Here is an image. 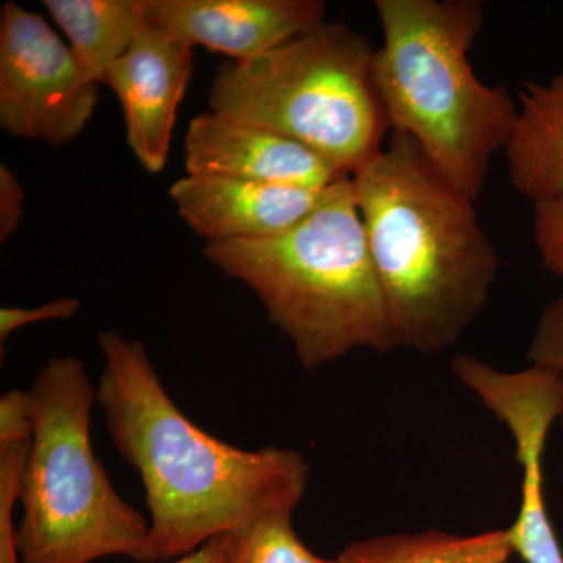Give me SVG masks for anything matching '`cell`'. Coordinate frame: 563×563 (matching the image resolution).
Returning a JSON list of instances; mask_svg holds the SVG:
<instances>
[{
	"label": "cell",
	"instance_id": "1",
	"mask_svg": "<svg viewBox=\"0 0 563 563\" xmlns=\"http://www.w3.org/2000/svg\"><path fill=\"white\" fill-rule=\"evenodd\" d=\"M98 342V406L118 453L140 474L162 561L265 515L295 512L310 477L302 454L221 442L174 404L143 344L114 331L99 332Z\"/></svg>",
	"mask_w": 563,
	"mask_h": 563
},
{
	"label": "cell",
	"instance_id": "2",
	"mask_svg": "<svg viewBox=\"0 0 563 563\" xmlns=\"http://www.w3.org/2000/svg\"><path fill=\"white\" fill-rule=\"evenodd\" d=\"M351 181L398 347L451 350L484 312L499 273L474 201L402 133Z\"/></svg>",
	"mask_w": 563,
	"mask_h": 563
},
{
	"label": "cell",
	"instance_id": "3",
	"mask_svg": "<svg viewBox=\"0 0 563 563\" xmlns=\"http://www.w3.org/2000/svg\"><path fill=\"white\" fill-rule=\"evenodd\" d=\"M383 46L373 79L393 133L410 136L444 179L476 202L504 151L517 101L470 63L483 0H377Z\"/></svg>",
	"mask_w": 563,
	"mask_h": 563
},
{
	"label": "cell",
	"instance_id": "4",
	"mask_svg": "<svg viewBox=\"0 0 563 563\" xmlns=\"http://www.w3.org/2000/svg\"><path fill=\"white\" fill-rule=\"evenodd\" d=\"M203 255L254 291L307 372L352 351L398 347L351 177L290 231L207 243Z\"/></svg>",
	"mask_w": 563,
	"mask_h": 563
},
{
	"label": "cell",
	"instance_id": "5",
	"mask_svg": "<svg viewBox=\"0 0 563 563\" xmlns=\"http://www.w3.org/2000/svg\"><path fill=\"white\" fill-rule=\"evenodd\" d=\"M29 395L32 439L16 528L21 563H90L109 555L162 561L150 521L118 495L92 451L98 395L84 363L52 357Z\"/></svg>",
	"mask_w": 563,
	"mask_h": 563
},
{
	"label": "cell",
	"instance_id": "6",
	"mask_svg": "<svg viewBox=\"0 0 563 563\" xmlns=\"http://www.w3.org/2000/svg\"><path fill=\"white\" fill-rule=\"evenodd\" d=\"M374 54L361 32L325 21L250 60L224 63L209 90L210 111L299 141L351 176L390 131Z\"/></svg>",
	"mask_w": 563,
	"mask_h": 563
},
{
	"label": "cell",
	"instance_id": "7",
	"mask_svg": "<svg viewBox=\"0 0 563 563\" xmlns=\"http://www.w3.org/2000/svg\"><path fill=\"white\" fill-rule=\"evenodd\" d=\"M98 81L38 13L14 2L0 11V128L63 146L80 136L99 103Z\"/></svg>",
	"mask_w": 563,
	"mask_h": 563
},
{
	"label": "cell",
	"instance_id": "8",
	"mask_svg": "<svg viewBox=\"0 0 563 563\" xmlns=\"http://www.w3.org/2000/svg\"><path fill=\"white\" fill-rule=\"evenodd\" d=\"M454 376L512 433L517 459L523 468L521 506L510 526L515 554L525 563H563L543 493V451L551 426L563 409V379L539 366L523 372H501L459 354L451 363Z\"/></svg>",
	"mask_w": 563,
	"mask_h": 563
},
{
	"label": "cell",
	"instance_id": "9",
	"mask_svg": "<svg viewBox=\"0 0 563 563\" xmlns=\"http://www.w3.org/2000/svg\"><path fill=\"white\" fill-rule=\"evenodd\" d=\"M192 47L147 21L102 79L121 102L129 147L152 174L163 172L168 161L177 109L191 79Z\"/></svg>",
	"mask_w": 563,
	"mask_h": 563
},
{
	"label": "cell",
	"instance_id": "10",
	"mask_svg": "<svg viewBox=\"0 0 563 563\" xmlns=\"http://www.w3.org/2000/svg\"><path fill=\"white\" fill-rule=\"evenodd\" d=\"M185 169L188 176L232 177L307 190H325L351 177L299 141L211 111L188 124Z\"/></svg>",
	"mask_w": 563,
	"mask_h": 563
},
{
	"label": "cell",
	"instance_id": "11",
	"mask_svg": "<svg viewBox=\"0 0 563 563\" xmlns=\"http://www.w3.org/2000/svg\"><path fill=\"white\" fill-rule=\"evenodd\" d=\"M151 24L192 46L250 60L325 22L321 0H146Z\"/></svg>",
	"mask_w": 563,
	"mask_h": 563
},
{
	"label": "cell",
	"instance_id": "12",
	"mask_svg": "<svg viewBox=\"0 0 563 563\" xmlns=\"http://www.w3.org/2000/svg\"><path fill=\"white\" fill-rule=\"evenodd\" d=\"M329 188L187 174L174 181L169 198L181 220L207 243L252 242L290 231L320 206Z\"/></svg>",
	"mask_w": 563,
	"mask_h": 563
},
{
	"label": "cell",
	"instance_id": "13",
	"mask_svg": "<svg viewBox=\"0 0 563 563\" xmlns=\"http://www.w3.org/2000/svg\"><path fill=\"white\" fill-rule=\"evenodd\" d=\"M517 118L504 147L510 185L528 201L563 198V74L525 80Z\"/></svg>",
	"mask_w": 563,
	"mask_h": 563
},
{
	"label": "cell",
	"instance_id": "14",
	"mask_svg": "<svg viewBox=\"0 0 563 563\" xmlns=\"http://www.w3.org/2000/svg\"><path fill=\"white\" fill-rule=\"evenodd\" d=\"M43 5L98 84L147 24L146 0H44Z\"/></svg>",
	"mask_w": 563,
	"mask_h": 563
},
{
	"label": "cell",
	"instance_id": "15",
	"mask_svg": "<svg viewBox=\"0 0 563 563\" xmlns=\"http://www.w3.org/2000/svg\"><path fill=\"white\" fill-rule=\"evenodd\" d=\"M515 554L507 529L454 536L440 531L373 537L344 548L336 563H507Z\"/></svg>",
	"mask_w": 563,
	"mask_h": 563
},
{
	"label": "cell",
	"instance_id": "16",
	"mask_svg": "<svg viewBox=\"0 0 563 563\" xmlns=\"http://www.w3.org/2000/svg\"><path fill=\"white\" fill-rule=\"evenodd\" d=\"M292 512H274L231 532L232 563H336L314 555L296 536Z\"/></svg>",
	"mask_w": 563,
	"mask_h": 563
},
{
	"label": "cell",
	"instance_id": "17",
	"mask_svg": "<svg viewBox=\"0 0 563 563\" xmlns=\"http://www.w3.org/2000/svg\"><path fill=\"white\" fill-rule=\"evenodd\" d=\"M29 450L31 440L0 448V563H21L13 512L21 501Z\"/></svg>",
	"mask_w": 563,
	"mask_h": 563
},
{
	"label": "cell",
	"instance_id": "18",
	"mask_svg": "<svg viewBox=\"0 0 563 563\" xmlns=\"http://www.w3.org/2000/svg\"><path fill=\"white\" fill-rule=\"evenodd\" d=\"M531 365L563 379V295L548 302L540 313L528 347Z\"/></svg>",
	"mask_w": 563,
	"mask_h": 563
},
{
	"label": "cell",
	"instance_id": "19",
	"mask_svg": "<svg viewBox=\"0 0 563 563\" xmlns=\"http://www.w3.org/2000/svg\"><path fill=\"white\" fill-rule=\"evenodd\" d=\"M532 207V236L540 261L563 280V198Z\"/></svg>",
	"mask_w": 563,
	"mask_h": 563
},
{
	"label": "cell",
	"instance_id": "20",
	"mask_svg": "<svg viewBox=\"0 0 563 563\" xmlns=\"http://www.w3.org/2000/svg\"><path fill=\"white\" fill-rule=\"evenodd\" d=\"M81 302L74 298H58L54 301L43 303V306L32 307H2L0 309V340L7 339L24 328V325L35 324V322L69 320L79 312Z\"/></svg>",
	"mask_w": 563,
	"mask_h": 563
},
{
	"label": "cell",
	"instance_id": "21",
	"mask_svg": "<svg viewBox=\"0 0 563 563\" xmlns=\"http://www.w3.org/2000/svg\"><path fill=\"white\" fill-rule=\"evenodd\" d=\"M32 439L31 395L11 390L0 398V448Z\"/></svg>",
	"mask_w": 563,
	"mask_h": 563
},
{
	"label": "cell",
	"instance_id": "22",
	"mask_svg": "<svg viewBox=\"0 0 563 563\" xmlns=\"http://www.w3.org/2000/svg\"><path fill=\"white\" fill-rule=\"evenodd\" d=\"M25 191L16 174L0 165V242L5 243L20 225Z\"/></svg>",
	"mask_w": 563,
	"mask_h": 563
},
{
	"label": "cell",
	"instance_id": "23",
	"mask_svg": "<svg viewBox=\"0 0 563 563\" xmlns=\"http://www.w3.org/2000/svg\"><path fill=\"white\" fill-rule=\"evenodd\" d=\"M168 563H232L231 532L213 537L192 553L174 559Z\"/></svg>",
	"mask_w": 563,
	"mask_h": 563
},
{
	"label": "cell",
	"instance_id": "24",
	"mask_svg": "<svg viewBox=\"0 0 563 563\" xmlns=\"http://www.w3.org/2000/svg\"><path fill=\"white\" fill-rule=\"evenodd\" d=\"M559 424H561V429H562V433H563V409H562V413H561V417H559Z\"/></svg>",
	"mask_w": 563,
	"mask_h": 563
}]
</instances>
